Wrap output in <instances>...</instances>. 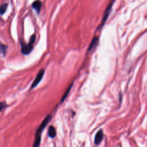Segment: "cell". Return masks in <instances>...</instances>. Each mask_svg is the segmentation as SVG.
Here are the masks:
<instances>
[{"label": "cell", "mask_w": 147, "mask_h": 147, "mask_svg": "<svg viewBox=\"0 0 147 147\" xmlns=\"http://www.w3.org/2000/svg\"><path fill=\"white\" fill-rule=\"evenodd\" d=\"M48 135L51 138H54L56 135L55 128L53 126H50L48 130Z\"/></svg>", "instance_id": "ba28073f"}, {"label": "cell", "mask_w": 147, "mask_h": 147, "mask_svg": "<svg viewBox=\"0 0 147 147\" xmlns=\"http://www.w3.org/2000/svg\"><path fill=\"white\" fill-rule=\"evenodd\" d=\"M114 0L112 1L111 2H110V3H109V5H108V6L107 7V8L106 9V10H105V12H104V14H103V18H102L101 23H100V25L99 26V27H98V29L102 28V26L104 25V24H105V22H106V20H107V18H108L109 14H110L111 9V8H112V6H113V3H114Z\"/></svg>", "instance_id": "3957f363"}, {"label": "cell", "mask_w": 147, "mask_h": 147, "mask_svg": "<svg viewBox=\"0 0 147 147\" xmlns=\"http://www.w3.org/2000/svg\"><path fill=\"white\" fill-rule=\"evenodd\" d=\"M42 6V3L40 0H36L34 1L32 5V7L38 13L41 10V7Z\"/></svg>", "instance_id": "8992f818"}, {"label": "cell", "mask_w": 147, "mask_h": 147, "mask_svg": "<svg viewBox=\"0 0 147 147\" xmlns=\"http://www.w3.org/2000/svg\"><path fill=\"white\" fill-rule=\"evenodd\" d=\"M98 41H99V37H96V36L94 37V38H92V40L91 42V44H90V46L88 48V51L89 52L91 51L97 45V44H98Z\"/></svg>", "instance_id": "52a82bcc"}, {"label": "cell", "mask_w": 147, "mask_h": 147, "mask_svg": "<svg viewBox=\"0 0 147 147\" xmlns=\"http://www.w3.org/2000/svg\"><path fill=\"white\" fill-rule=\"evenodd\" d=\"M103 138V132L102 129H100L98 131L96 134L94 138V143L96 145H99Z\"/></svg>", "instance_id": "5b68a950"}, {"label": "cell", "mask_w": 147, "mask_h": 147, "mask_svg": "<svg viewBox=\"0 0 147 147\" xmlns=\"http://www.w3.org/2000/svg\"><path fill=\"white\" fill-rule=\"evenodd\" d=\"M7 6H8V4L7 3H4L1 5V14L2 15L3 13H5V12L6 11L7 8Z\"/></svg>", "instance_id": "8fae6325"}, {"label": "cell", "mask_w": 147, "mask_h": 147, "mask_svg": "<svg viewBox=\"0 0 147 147\" xmlns=\"http://www.w3.org/2000/svg\"><path fill=\"white\" fill-rule=\"evenodd\" d=\"M52 116L51 114H48L42 121L39 127H38L35 135V139L33 144V146H39L41 141V133L47 126V125L49 123V122L51 120Z\"/></svg>", "instance_id": "6da1fadb"}, {"label": "cell", "mask_w": 147, "mask_h": 147, "mask_svg": "<svg viewBox=\"0 0 147 147\" xmlns=\"http://www.w3.org/2000/svg\"><path fill=\"white\" fill-rule=\"evenodd\" d=\"M36 36L35 34H33L30 37L29 44H25L22 41L20 42L21 45V52L24 55H28L32 52L33 49V44L34 42Z\"/></svg>", "instance_id": "7a4b0ae2"}, {"label": "cell", "mask_w": 147, "mask_h": 147, "mask_svg": "<svg viewBox=\"0 0 147 147\" xmlns=\"http://www.w3.org/2000/svg\"><path fill=\"white\" fill-rule=\"evenodd\" d=\"M44 69H41L40 70V71L38 72V73L37 74L35 79L34 80V81L33 82L32 85H31V87H30V88L32 89V88H34L37 85H38V84L40 83V82L43 76H44Z\"/></svg>", "instance_id": "277c9868"}, {"label": "cell", "mask_w": 147, "mask_h": 147, "mask_svg": "<svg viewBox=\"0 0 147 147\" xmlns=\"http://www.w3.org/2000/svg\"><path fill=\"white\" fill-rule=\"evenodd\" d=\"M7 106V105L5 103V102H1L0 104V110L2 111L3 109H5Z\"/></svg>", "instance_id": "7c38bea8"}, {"label": "cell", "mask_w": 147, "mask_h": 147, "mask_svg": "<svg viewBox=\"0 0 147 147\" xmlns=\"http://www.w3.org/2000/svg\"><path fill=\"white\" fill-rule=\"evenodd\" d=\"M7 45H4L3 44H1V53L3 55V56H5L7 51Z\"/></svg>", "instance_id": "30bf717a"}, {"label": "cell", "mask_w": 147, "mask_h": 147, "mask_svg": "<svg viewBox=\"0 0 147 147\" xmlns=\"http://www.w3.org/2000/svg\"><path fill=\"white\" fill-rule=\"evenodd\" d=\"M72 86H73V84H71V86L69 87V88H68L67 90V91L65 92L64 95L63 96V97H62V98H61V103H62V102L65 99V98H67V96L68 93L69 92V91H70V90L71 89V87H72Z\"/></svg>", "instance_id": "9c48e42d"}]
</instances>
